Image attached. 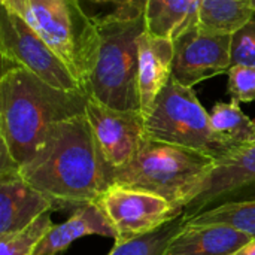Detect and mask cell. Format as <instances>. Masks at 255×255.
<instances>
[{"instance_id":"6da1fadb","label":"cell","mask_w":255,"mask_h":255,"mask_svg":"<svg viewBox=\"0 0 255 255\" xmlns=\"http://www.w3.org/2000/svg\"><path fill=\"white\" fill-rule=\"evenodd\" d=\"M19 173L52 202L54 211L96 203L112 185V167L87 115L54 124Z\"/></svg>"},{"instance_id":"7a4b0ae2","label":"cell","mask_w":255,"mask_h":255,"mask_svg":"<svg viewBox=\"0 0 255 255\" xmlns=\"http://www.w3.org/2000/svg\"><path fill=\"white\" fill-rule=\"evenodd\" d=\"M87 102L85 91L54 88L30 70L1 60L0 145L21 169L54 124L85 115Z\"/></svg>"},{"instance_id":"3957f363","label":"cell","mask_w":255,"mask_h":255,"mask_svg":"<svg viewBox=\"0 0 255 255\" xmlns=\"http://www.w3.org/2000/svg\"><path fill=\"white\" fill-rule=\"evenodd\" d=\"M94 21L100 43L85 94L117 111H140L137 39L146 28L145 13L127 18L112 12Z\"/></svg>"},{"instance_id":"277c9868","label":"cell","mask_w":255,"mask_h":255,"mask_svg":"<svg viewBox=\"0 0 255 255\" xmlns=\"http://www.w3.org/2000/svg\"><path fill=\"white\" fill-rule=\"evenodd\" d=\"M66 63L85 91L99 52V31L79 0H0Z\"/></svg>"},{"instance_id":"5b68a950","label":"cell","mask_w":255,"mask_h":255,"mask_svg":"<svg viewBox=\"0 0 255 255\" xmlns=\"http://www.w3.org/2000/svg\"><path fill=\"white\" fill-rule=\"evenodd\" d=\"M217 160L146 136L133 158L112 170V184L161 196L184 211V200Z\"/></svg>"},{"instance_id":"8992f818","label":"cell","mask_w":255,"mask_h":255,"mask_svg":"<svg viewBox=\"0 0 255 255\" xmlns=\"http://www.w3.org/2000/svg\"><path fill=\"white\" fill-rule=\"evenodd\" d=\"M145 128L149 139L194 149L214 160L224 158L236 151L215 131L211 115L199 102L194 90L173 78L145 117Z\"/></svg>"},{"instance_id":"52a82bcc","label":"cell","mask_w":255,"mask_h":255,"mask_svg":"<svg viewBox=\"0 0 255 255\" xmlns=\"http://www.w3.org/2000/svg\"><path fill=\"white\" fill-rule=\"evenodd\" d=\"M1 60L18 64L48 85L64 91H84L66 63L12 10H0Z\"/></svg>"},{"instance_id":"ba28073f","label":"cell","mask_w":255,"mask_h":255,"mask_svg":"<svg viewBox=\"0 0 255 255\" xmlns=\"http://www.w3.org/2000/svg\"><path fill=\"white\" fill-rule=\"evenodd\" d=\"M97 203L115 230V245L149 235L184 215V211L161 196L117 184H112Z\"/></svg>"},{"instance_id":"9c48e42d","label":"cell","mask_w":255,"mask_h":255,"mask_svg":"<svg viewBox=\"0 0 255 255\" xmlns=\"http://www.w3.org/2000/svg\"><path fill=\"white\" fill-rule=\"evenodd\" d=\"M255 193V143L244 146L214 163L184 200V221L223 205L244 200Z\"/></svg>"},{"instance_id":"30bf717a","label":"cell","mask_w":255,"mask_h":255,"mask_svg":"<svg viewBox=\"0 0 255 255\" xmlns=\"http://www.w3.org/2000/svg\"><path fill=\"white\" fill-rule=\"evenodd\" d=\"M172 78L185 87L227 73L232 67V34H215L194 24L173 40Z\"/></svg>"},{"instance_id":"8fae6325","label":"cell","mask_w":255,"mask_h":255,"mask_svg":"<svg viewBox=\"0 0 255 255\" xmlns=\"http://www.w3.org/2000/svg\"><path fill=\"white\" fill-rule=\"evenodd\" d=\"M85 115L112 170L127 164L146 139L140 111H117L88 97Z\"/></svg>"},{"instance_id":"7c38bea8","label":"cell","mask_w":255,"mask_h":255,"mask_svg":"<svg viewBox=\"0 0 255 255\" xmlns=\"http://www.w3.org/2000/svg\"><path fill=\"white\" fill-rule=\"evenodd\" d=\"M48 211H54L52 202L33 188L19 169L0 172V236L25 229Z\"/></svg>"},{"instance_id":"4fadbf2b","label":"cell","mask_w":255,"mask_h":255,"mask_svg":"<svg viewBox=\"0 0 255 255\" xmlns=\"http://www.w3.org/2000/svg\"><path fill=\"white\" fill-rule=\"evenodd\" d=\"M139 97L140 112L146 117L155 99L167 85L173 73L175 45L170 39L155 37L143 31L139 39Z\"/></svg>"},{"instance_id":"5bb4252c","label":"cell","mask_w":255,"mask_h":255,"mask_svg":"<svg viewBox=\"0 0 255 255\" xmlns=\"http://www.w3.org/2000/svg\"><path fill=\"white\" fill-rule=\"evenodd\" d=\"M253 239L229 226L185 224L164 255H235Z\"/></svg>"},{"instance_id":"9a60e30c","label":"cell","mask_w":255,"mask_h":255,"mask_svg":"<svg viewBox=\"0 0 255 255\" xmlns=\"http://www.w3.org/2000/svg\"><path fill=\"white\" fill-rule=\"evenodd\" d=\"M91 235L115 239V230L97 202L75 209L67 221L54 224L37 245L34 255L63 254L75 241Z\"/></svg>"},{"instance_id":"2e32d148","label":"cell","mask_w":255,"mask_h":255,"mask_svg":"<svg viewBox=\"0 0 255 255\" xmlns=\"http://www.w3.org/2000/svg\"><path fill=\"white\" fill-rule=\"evenodd\" d=\"M145 31L155 37L175 40L185 30L199 24L197 0H148Z\"/></svg>"},{"instance_id":"e0dca14e","label":"cell","mask_w":255,"mask_h":255,"mask_svg":"<svg viewBox=\"0 0 255 255\" xmlns=\"http://www.w3.org/2000/svg\"><path fill=\"white\" fill-rule=\"evenodd\" d=\"M200 28L215 34H233L254 18L251 0H197Z\"/></svg>"},{"instance_id":"ac0fdd59","label":"cell","mask_w":255,"mask_h":255,"mask_svg":"<svg viewBox=\"0 0 255 255\" xmlns=\"http://www.w3.org/2000/svg\"><path fill=\"white\" fill-rule=\"evenodd\" d=\"M209 115L215 131L236 149L255 143V120L244 114L238 102L215 103Z\"/></svg>"},{"instance_id":"d6986e66","label":"cell","mask_w":255,"mask_h":255,"mask_svg":"<svg viewBox=\"0 0 255 255\" xmlns=\"http://www.w3.org/2000/svg\"><path fill=\"white\" fill-rule=\"evenodd\" d=\"M184 223L194 226H229L238 232H242L251 239H255V199L226 202L223 205L206 209Z\"/></svg>"},{"instance_id":"ffe728a7","label":"cell","mask_w":255,"mask_h":255,"mask_svg":"<svg viewBox=\"0 0 255 255\" xmlns=\"http://www.w3.org/2000/svg\"><path fill=\"white\" fill-rule=\"evenodd\" d=\"M184 227V215L172 220L161 229L130 241L124 245H114L108 255H164L173 238Z\"/></svg>"},{"instance_id":"44dd1931","label":"cell","mask_w":255,"mask_h":255,"mask_svg":"<svg viewBox=\"0 0 255 255\" xmlns=\"http://www.w3.org/2000/svg\"><path fill=\"white\" fill-rule=\"evenodd\" d=\"M48 211L36 218L25 229L7 236H0V255H34V251L43 236L54 226Z\"/></svg>"},{"instance_id":"7402d4cb","label":"cell","mask_w":255,"mask_h":255,"mask_svg":"<svg viewBox=\"0 0 255 255\" xmlns=\"http://www.w3.org/2000/svg\"><path fill=\"white\" fill-rule=\"evenodd\" d=\"M232 66L255 67V18L232 34Z\"/></svg>"},{"instance_id":"603a6c76","label":"cell","mask_w":255,"mask_h":255,"mask_svg":"<svg viewBox=\"0 0 255 255\" xmlns=\"http://www.w3.org/2000/svg\"><path fill=\"white\" fill-rule=\"evenodd\" d=\"M229 75V91L233 102L250 103L255 100V67L232 66Z\"/></svg>"},{"instance_id":"cb8c5ba5","label":"cell","mask_w":255,"mask_h":255,"mask_svg":"<svg viewBox=\"0 0 255 255\" xmlns=\"http://www.w3.org/2000/svg\"><path fill=\"white\" fill-rule=\"evenodd\" d=\"M93 3H112L115 6L114 13L120 16H137L145 13L148 0H90Z\"/></svg>"},{"instance_id":"d4e9b609","label":"cell","mask_w":255,"mask_h":255,"mask_svg":"<svg viewBox=\"0 0 255 255\" xmlns=\"http://www.w3.org/2000/svg\"><path fill=\"white\" fill-rule=\"evenodd\" d=\"M235 255H255V239L247 244L242 250H239Z\"/></svg>"},{"instance_id":"484cf974","label":"cell","mask_w":255,"mask_h":255,"mask_svg":"<svg viewBox=\"0 0 255 255\" xmlns=\"http://www.w3.org/2000/svg\"><path fill=\"white\" fill-rule=\"evenodd\" d=\"M251 7H253V10L255 12V0H251Z\"/></svg>"}]
</instances>
